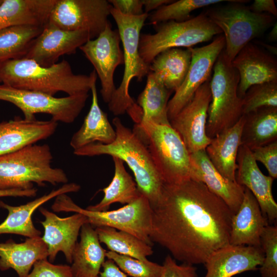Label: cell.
Wrapping results in <instances>:
<instances>
[{
    "label": "cell",
    "instance_id": "4316f807",
    "mask_svg": "<svg viewBox=\"0 0 277 277\" xmlns=\"http://www.w3.org/2000/svg\"><path fill=\"white\" fill-rule=\"evenodd\" d=\"M95 79L92 85V103L81 128L72 135L70 144L76 150L89 144L99 143H112L116 138V132L109 123L107 114L100 108Z\"/></svg>",
    "mask_w": 277,
    "mask_h": 277
},
{
    "label": "cell",
    "instance_id": "603a6c76",
    "mask_svg": "<svg viewBox=\"0 0 277 277\" xmlns=\"http://www.w3.org/2000/svg\"><path fill=\"white\" fill-rule=\"evenodd\" d=\"M57 122L16 118L0 123V156L46 139L55 131Z\"/></svg>",
    "mask_w": 277,
    "mask_h": 277
},
{
    "label": "cell",
    "instance_id": "74e56055",
    "mask_svg": "<svg viewBox=\"0 0 277 277\" xmlns=\"http://www.w3.org/2000/svg\"><path fill=\"white\" fill-rule=\"evenodd\" d=\"M106 256L112 260L118 268L131 277H160L163 266L149 261H141L130 256L106 251Z\"/></svg>",
    "mask_w": 277,
    "mask_h": 277
},
{
    "label": "cell",
    "instance_id": "7dc6e473",
    "mask_svg": "<svg viewBox=\"0 0 277 277\" xmlns=\"http://www.w3.org/2000/svg\"><path fill=\"white\" fill-rule=\"evenodd\" d=\"M144 7V13H147L154 9H157L161 6L173 2L171 0H142Z\"/></svg>",
    "mask_w": 277,
    "mask_h": 277
},
{
    "label": "cell",
    "instance_id": "6da1fadb",
    "mask_svg": "<svg viewBox=\"0 0 277 277\" xmlns=\"http://www.w3.org/2000/svg\"><path fill=\"white\" fill-rule=\"evenodd\" d=\"M152 210L150 239L175 260L204 264L214 251L229 245L234 213L202 182L190 179L164 184Z\"/></svg>",
    "mask_w": 277,
    "mask_h": 277
},
{
    "label": "cell",
    "instance_id": "5b68a950",
    "mask_svg": "<svg viewBox=\"0 0 277 277\" xmlns=\"http://www.w3.org/2000/svg\"><path fill=\"white\" fill-rule=\"evenodd\" d=\"M53 159L47 144H33L16 151L0 156V190L29 189L33 183L43 186L66 184L65 171L51 165Z\"/></svg>",
    "mask_w": 277,
    "mask_h": 277
},
{
    "label": "cell",
    "instance_id": "8fae6325",
    "mask_svg": "<svg viewBox=\"0 0 277 277\" xmlns=\"http://www.w3.org/2000/svg\"><path fill=\"white\" fill-rule=\"evenodd\" d=\"M88 96V93H84L56 97L41 92L0 85V100L16 106L23 113L24 119L29 121L35 119V114L46 113L57 122L72 123L85 107Z\"/></svg>",
    "mask_w": 277,
    "mask_h": 277
},
{
    "label": "cell",
    "instance_id": "d6a6232c",
    "mask_svg": "<svg viewBox=\"0 0 277 277\" xmlns=\"http://www.w3.org/2000/svg\"><path fill=\"white\" fill-rule=\"evenodd\" d=\"M172 92L153 72L149 71L145 87L138 96L136 102L142 110L141 121L170 125L167 105Z\"/></svg>",
    "mask_w": 277,
    "mask_h": 277
},
{
    "label": "cell",
    "instance_id": "5bb4252c",
    "mask_svg": "<svg viewBox=\"0 0 277 277\" xmlns=\"http://www.w3.org/2000/svg\"><path fill=\"white\" fill-rule=\"evenodd\" d=\"M225 45L224 37L220 35L207 45L189 48L191 60L187 74L168 103L167 116L169 121L190 102L196 90L210 80L214 63Z\"/></svg>",
    "mask_w": 277,
    "mask_h": 277
},
{
    "label": "cell",
    "instance_id": "2e32d148",
    "mask_svg": "<svg viewBox=\"0 0 277 277\" xmlns=\"http://www.w3.org/2000/svg\"><path fill=\"white\" fill-rule=\"evenodd\" d=\"M89 39L91 37L86 32L67 31L47 23L23 58L49 67L56 64L61 56L74 53Z\"/></svg>",
    "mask_w": 277,
    "mask_h": 277
},
{
    "label": "cell",
    "instance_id": "e0dca14e",
    "mask_svg": "<svg viewBox=\"0 0 277 277\" xmlns=\"http://www.w3.org/2000/svg\"><path fill=\"white\" fill-rule=\"evenodd\" d=\"M236 162L238 166L235 173L237 183L251 191L268 224L275 223L277 218V204L272 193L274 179L262 172L251 150L246 146L240 147Z\"/></svg>",
    "mask_w": 277,
    "mask_h": 277
},
{
    "label": "cell",
    "instance_id": "9c48e42d",
    "mask_svg": "<svg viewBox=\"0 0 277 277\" xmlns=\"http://www.w3.org/2000/svg\"><path fill=\"white\" fill-rule=\"evenodd\" d=\"M222 33L205 13H202L184 22L170 21L160 23L155 33L141 34L138 51L144 62L150 65L158 54L165 50L191 48Z\"/></svg>",
    "mask_w": 277,
    "mask_h": 277
},
{
    "label": "cell",
    "instance_id": "f907efd6",
    "mask_svg": "<svg viewBox=\"0 0 277 277\" xmlns=\"http://www.w3.org/2000/svg\"><path fill=\"white\" fill-rule=\"evenodd\" d=\"M1 80H0V83H1Z\"/></svg>",
    "mask_w": 277,
    "mask_h": 277
},
{
    "label": "cell",
    "instance_id": "83f0119b",
    "mask_svg": "<svg viewBox=\"0 0 277 277\" xmlns=\"http://www.w3.org/2000/svg\"><path fill=\"white\" fill-rule=\"evenodd\" d=\"M106 250L101 245L97 234L89 223L80 230V241L72 254L71 267L73 277H97L105 261Z\"/></svg>",
    "mask_w": 277,
    "mask_h": 277
},
{
    "label": "cell",
    "instance_id": "484cf974",
    "mask_svg": "<svg viewBox=\"0 0 277 277\" xmlns=\"http://www.w3.org/2000/svg\"><path fill=\"white\" fill-rule=\"evenodd\" d=\"M48 257L47 246L41 236L27 238L21 243L12 239L0 243V270L12 268L18 277H27L37 261Z\"/></svg>",
    "mask_w": 277,
    "mask_h": 277
},
{
    "label": "cell",
    "instance_id": "60d3db41",
    "mask_svg": "<svg viewBox=\"0 0 277 277\" xmlns=\"http://www.w3.org/2000/svg\"><path fill=\"white\" fill-rule=\"evenodd\" d=\"M27 277H73L71 267L54 265L47 259L37 261Z\"/></svg>",
    "mask_w": 277,
    "mask_h": 277
},
{
    "label": "cell",
    "instance_id": "4fadbf2b",
    "mask_svg": "<svg viewBox=\"0 0 277 277\" xmlns=\"http://www.w3.org/2000/svg\"><path fill=\"white\" fill-rule=\"evenodd\" d=\"M121 41L118 30H113L109 22L97 37L88 40L79 48L94 67L101 82L102 98L107 103L116 90L113 79L115 70L124 64Z\"/></svg>",
    "mask_w": 277,
    "mask_h": 277
},
{
    "label": "cell",
    "instance_id": "f35d334b",
    "mask_svg": "<svg viewBox=\"0 0 277 277\" xmlns=\"http://www.w3.org/2000/svg\"><path fill=\"white\" fill-rule=\"evenodd\" d=\"M264 258L258 269L262 277H277V226L268 225L261 236Z\"/></svg>",
    "mask_w": 277,
    "mask_h": 277
},
{
    "label": "cell",
    "instance_id": "4dcf8cb0",
    "mask_svg": "<svg viewBox=\"0 0 277 277\" xmlns=\"http://www.w3.org/2000/svg\"><path fill=\"white\" fill-rule=\"evenodd\" d=\"M242 145L250 150L277 140V107H264L245 114Z\"/></svg>",
    "mask_w": 277,
    "mask_h": 277
},
{
    "label": "cell",
    "instance_id": "ffe728a7",
    "mask_svg": "<svg viewBox=\"0 0 277 277\" xmlns=\"http://www.w3.org/2000/svg\"><path fill=\"white\" fill-rule=\"evenodd\" d=\"M261 246L228 245L214 251L204 264L205 277H232L258 270L264 260Z\"/></svg>",
    "mask_w": 277,
    "mask_h": 277
},
{
    "label": "cell",
    "instance_id": "3957f363",
    "mask_svg": "<svg viewBox=\"0 0 277 277\" xmlns=\"http://www.w3.org/2000/svg\"><path fill=\"white\" fill-rule=\"evenodd\" d=\"M112 123L116 138L112 143H92L74 150L73 153L85 156L108 155L122 160L132 171L138 191L153 208L161 199L164 183L143 142L118 117H114Z\"/></svg>",
    "mask_w": 277,
    "mask_h": 277
},
{
    "label": "cell",
    "instance_id": "d4e9b609",
    "mask_svg": "<svg viewBox=\"0 0 277 277\" xmlns=\"http://www.w3.org/2000/svg\"><path fill=\"white\" fill-rule=\"evenodd\" d=\"M245 122L243 115L233 126L224 130L212 139L205 148L206 154L217 171L226 179L236 182V162Z\"/></svg>",
    "mask_w": 277,
    "mask_h": 277
},
{
    "label": "cell",
    "instance_id": "52a82bcc",
    "mask_svg": "<svg viewBox=\"0 0 277 277\" xmlns=\"http://www.w3.org/2000/svg\"><path fill=\"white\" fill-rule=\"evenodd\" d=\"M213 72L206 128L211 139L233 126L243 115L242 98L238 94L239 74L223 50L214 63Z\"/></svg>",
    "mask_w": 277,
    "mask_h": 277
},
{
    "label": "cell",
    "instance_id": "7402d4cb",
    "mask_svg": "<svg viewBox=\"0 0 277 277\" xmlns=\"http://www.w3.org/2000/svg\"><path fill=\"white\" fill-rule=\"evenodd\" d=\"M268 225L256 199L245 187L242 203L231 219L229 244L261 246L262 233Z\"/></svg>",
    "mask_w": 277,
    "mask_h": 277
},
{
    "label": "cell",
    "instance_id": "e575fe53",
    "mask_svg": "<svg viewBox=\"0 0 277 277\" xmlns=\"http://www.w3.org/2000/svg\"><path fill=\"white\" fill-rule=\"evenodd\" d=\"M44 26L19 25L0 30V64L23 58Z\"/></svg>",
    "mask_w": 277,
    "mask_h": 277
},
{
    "label": "cell",
    "instance_id": "ac0fdd59",
    "mask_svg": "<svg viewBox=\"0 0 277 277\" xmlns=\"http://www.w3.org/2000/svg\"><path fill=\"white\" fill-rule=\"evenodd\" d=\"M231 64L239 74L238 94L242 98L253 85L277 81L276 58L257 44H247L237 54Z\"/></svg>",
    "mask_w": 277,
    "mask_h": 277
},
{
    "label": "cell",
    "instance_id": "bcb514c9",
    "mask_svg": "<svg viewBox=\"0 0 277 277\" xmlns=\"http://www.w3.org/2000/svg\"><path fill=\"white\" fill-rule=\"evenodd\" d=\"M37 189H10L0 190V197L4 196H27L33 197L36 195Z\"/></svg>",
    "mask_w": 277,
    "mask_h": 277
},
{
    "label": "cell",
    "instance_id": "d590c367",
    "mask_svg": "<svg viewBox=\"0 0 277 277\" xmlns=\"http://www.w3.org/2000/svg\"><path fill=\"white\" fill-rule=\"evenodd\" d=\"M239 0H180L163 5L148 16L150 24L156 25L170 21L184 22L189 19L193 11L223 2H239Z\"/></svg>",
    "mask_w": 277,
    "mask_h": 277
},
{
    "label": "cell",
    "instance_id": "7bdbcfd3",
    "mask_svg": "<svg viewBox=\"0 0 277 277\" xmlns=\"http://www.w3.org/2000/svg\"><path fill=\"white\" fill-rule=\"evenodd\" d=\"M109 3L122 14L138 16L144 13L142 0H109Z\"/></svg>",
    "mask_w": 277,
    "mask_h": 277
},
{
    "label": "cell",
    "instance_id": "836d02e7",
    "mask_svg": "<svg viewBox=\"0 0 277 277\" xmlns=\"http://www.w3.org/2000/svg\"><path fill=\"white\" fill-rule=\"evenodd\" d=\"M100 243L106 245L109 251L141 261L153 251L151 245L128 232L107 226L95 228Z\"/></svg>",
    "mask_w": 277,
    "mask_h": 277
},
{
    "label": "cell",
    "instance_id": "8d00e7d4",
    "mask_svg": "<svg viewBox=\"0 0 277 277\" xmlns=\"http://www.w3.org/2000/svg\"><path fill=\"white\" fill-rule=\"evenodd\" d=\"M264 107H277V81L253 85L242 97L243 115Z\"/></svg>",
    "mask_w": 277,
    "mask_h": 277
},
{
    "label": "cell",
    "instance_id": "ab89813d",
    "mask_svg": "<svg viewBox=\"0 0 277 277\" xmlns=\"http://www.w3.org/2000/svg\"><path fill=\"white\" fill-rule=\"evenodd\" d=\"M256 162L262 163L267 170L269 176L277 177V140L266 145L250 150Z\"/></svg>",
    "mask_w": 277,
    "mask_h": 277
},
{
    "label": "cell",
    "instance_id": "8992f818",
    "mask_svg": "<svg viewBox=\"0 0 277 277\" xmlns=\"http://www.w3.org/2000/svg\"><path fill=\"white\" fill-rule=\"evenodd\" d=\"M132 131L146 146L164 184L190 179V153L170 125L141 121Z\"/></svg>",
    "mask_w": 277,
    "mask_h": 277
},
{
    "label": "cell",
    "instance_id": "277c9868",
    "mask_svg": "<svg viewBox=\"0 0 277 277\" xmlns=\"http://www.w3.org/2000/svg\"><path fill=\"white\" fill-rule=\"evenodd\" d=\"M110 15L117 25L122 42L125 68L122 82L108 103V108L115 115L127 112L135 123H138L142 118V110L130 96L129 88L133 78L141 81L150 71V65L144 62L138 51L141 31L149 14L126 15L112 6Z\"/></svg>",
    "mask_w": 277,
    "mask_h": 277
},
{
    "label": "cell",
    "instance_id": "44dd1931",
    "mask_svg": "<svg viewBox=\"0 0 277 277\" xmlns=\"http://www.w3.org/2000/svg\"><path fill=\"white\" fill-rule=\"evenodd\" d=\"M190 155V179L203 183L235 213L242 203L245 187L222 175L211 162L205 150Z\"/></svg>",
    "mask_w": 277,
    "mask_h": 277
},
{
    "label": "cell",
    "instance_id": "f1b7e54d",
    "mask_svg": "<svg viewBox=\"0 0 277 277\" xmlns=\"http://www.w3.org/2000/svg\"><path fill=\"white\" fill-rule=\"evenodd\" d=\"M56 0H3L0 30L19 25L44 26Z\"/></svg>",
    "mask_w": 277,
    "mask_h": 277
},
{
    "label": "cell",
    "instance_id": "f546056e",
    "mask_svg": "<svg viewBox=\"0 0 277 277\" xmlns=\"http://www.w3.org/2000/svg\"><path fill=\"white\" fill-rule=\"evenodd\" d=\"M191 52L189 48H172L158 54L149 70L168 90L176 91L184 82L189 68Z\"/></svg>",
    "mask_w": 277,
    "mask_h": 277
},
{
    "label": "cell",
    "instance_id": "9a60e30c",
    "mask_svg": "<svg viewBox=\"0 0 277 277\" xmlns=\"http://www.w3.org/2000/svg\"><path fill=\"white\" fill-rule=\"evenodd\" d=\"M210 81L204 83L190 102L169 121L190 154L205 150L212 140L206 130L211 99Z\"/></svg>",
    "mask_w": 277,
    "mask_h": 277
},
{
    "label": "cell",
    "instance_id": "cb8c5ba5",
    "mask_svg": "<svg viewBox=\"0 0 277 277\" xmlns=\"http://www.w3.org/2000/svg\"><path fill=\"white\" fill-rule=\"evenodd\" d=\"M80 189V186L76 183H66L47 194L18 206H10L0 200V207L8 211L7 217L0 224V234H16L28 238L40 236L41 232L35 227L32 220L34 211L44 203L59 195L76 192Z\"/></svg>",
    "mask_w": 277,
    "mask_h": 277
},
{
    "label": "cell",
    "instance_id": "ee69618b",
    "mask_svg": "<svg viewBox=\"0 0 277 277\" xmlns=\"http://www.w3.org/2000/svg\"><path fill=\"white\" fill-rule=\"evenodd\" d=\"M250 9L257 13H267L274 17L277 16V8L273 0H255Z\"/></svg>",
    "mask_w": 277,
    "mask_h": 277
},
{
    "label": "cell",
    "instance_id": "ba28073f",
    "mask_svg": "<svg viewBox=\"0 0 277 277\" xmlns=\"http://www.w3.org/2000/svg\"><path fill=\"white\" fill-rule=\"evenodd\" d=\"M54 212H73L85 215L93 227L107 226L125 231L151 245L153 210L148 200L141 194L132 202L113 210L96 212L83 209L66 194L56 197L51 206Z\"/></svg>",
    "mask_w": 277,
    "mask_h": 277
},
{
    "label": "cell",
    "instance_id": "d6986e66",
    "mask_svg": "<svg viewBox=\"0 0 277 277\" xmlns=\"http://www.w3.org/2000/svg\"><path fill=\"white\" fill-rule=\"evenodd\" d=\"M39 211L45 216L41 221L44 228L42 239L48 248L49 260L53 262L59 251L64 253L67 261L72 263V254L83 225L89 223L85 215L75 213L68 217H60L44 207Z\"/></svg>",
    "mask_w": 277,
    "mask_h": 277
},
{
    "label": "cell",
    "instance_id": "c3c4849f",
    "mask_svg": "<svg viewBox=\"0 0 277 277\" xmlns=\"http://www.w3.org/2000/svg\"><path fill=\"white\" fill-rule=\"evenodd\" d=\"M273 27L268 34V39L271 42H275L277 40V23H274Z\"/></svg>",
    "mask_w": 277,
    "mask_h": 277
},
{
    "label": "cell",
    "instance_id": "b9f144b4",
    "mask_svg": "<svg viewBox=\"0 0 277 277\" xmlns=\"http://www.w3.org/2000/svg\"><path fill=\"white\" fill-rule=\"evenodd\" d=\"M163 266V270L160 277H198L195 267L184 263L179 265L170 255L165 258Z\"/></svg>",
    "mask_w": 277,
    "mask_h": 277
},
{
    "label": "cell",
    "instance_id": "681fc988",
    "mask_svg": "<svg viewBox=\"0 0 277 277\" xmlns=\"http://www.w3.org/2000/svg\"><path fill=\"white\" fill-rule=\"evenodd\" d=\"M3 0H0V6L3 3Z\"/></svg>",
    "mask_w": 277,
    "mask_h": 277
},
{
    "label": "cell",
    "instance_id": "30bf717a",
    "mask_svg": "<svg viewBox=\"0 0 277 277\" xmlns=\"http://www.w3.org/2000/svg\"><path fill=\"white\" fill-rule=\"evenodd\" d=\"M246 2H232L205 12L224 34L223 51L231 62L245 46L263 35L275 23L271 15L255 13L242 4Z\"/></svg>",
    "mask_w": 277,
    "mask_h": 277
},
{
    "label": "cell",
    "instance_id": "f6af8a7d",
    "mask_svg": "<svg viewBox=\"0 0 277 277\" xmlns=\"http://www.w3.org/2000/svg\"><path fill=\"white\" fill-rule=\"evenodd\" d=\"M102 268L103 270L97 277H127L112 260H105Z\"/></svg>",
    "mask_w": 277,
    "mask_h": 277
},
{
    "label": "cell",
    "instance_id": "7c38bea8",
    "mask_svg": "<svg viewBox=\"0 0 277 277\" xmlns=\"http://www.w3.org/2000/svg\"><path fill=\"white\" fill-rule=\"evenodd\" d=\"M111 5L106 0H56L48 23L70 31H84L97 37L110 22Z\"/></svg>",
    "mask_w": 277,
    "mask_h": 277
},
{
    "label": "cell",
    "instance_id": "7a4b0ae2",
    "mask_svg": "<svg viewBox=\"0 0 277 277\" xmlns=\"http://www.w3.org/2000/svg\"><path fill=\"white\" fill-rule=\"evenodd\" d=\"M97 77L94 70L89 75L74 74L66 60L49 67L42 66L26 58L0 64V80L3 84L52 96L58 92L68 95L88 93Z\"/></svg>",
    "mask_w": 277,
    "mask_h": 277
},
{
    "label": "cell",
    "instance_id": "1f68e13d",
    "mask_svg": "<svg viewBox=\"0 0 277 277\" xmlns=\"http://www.w3.org/2000/svg\"><path fill=\"white\" fill-rule=\"evenodd\" d=\"M114 164V174L109 185L102 189L104 197L97 204L91 205L86 209L96 212L108 210L113 203L123 205L129 204L137 199L141 194L138 191L136 183L126 171L124 162L116 157H112Z\"/></svg>",
    "mask_w": 277,
    "mask_h": 277
}]
</instances>
